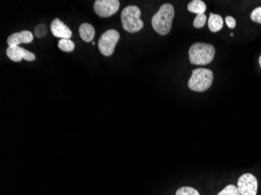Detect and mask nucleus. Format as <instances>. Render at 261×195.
<instances>
[{
  "instance_id": "nucleus-9",
  "label": "nucleus",
  "mask_w": 261,
  "mask_h": 195,
  "mask_svg": "<svg viewBox=\"0 0 261 195\" xmlns=\"http://www.w3.org/2000/svg\"><path fill=\"white\" fill-rule=\"evenodd\" d=\"M51 32L54 36L61 39H70L72 36V32L58 18L53 20L50 25Z\"/></svg>"
},
{
  "instance_id": "nucleus-20",
  "label": "nucleus",
  "mask_w": 261,
  "mask_h": 195,
  "mask_svg": "<svg viewBox=\"0 0 261 195\" xmlns=\"http://www.w3.org/2000/svg\"><path fill=\"white\" fill-rule=\"evenodd\" d=\"M225 22H226L227 25L230 29H234L236 26V20L234 17H231V16H228L225 18Z\"/></svg>"
},
{
  "instance_id": "nucleus-18",
  "label": "nucleus",
  "mask_w": 261,
  "mask_h": 195,
  "mask_svg": "<svg viewBox=\"0 0 261 195\" xmlns=\"http://www.w3.org/2000/svg\"><path fill=\"white\" fill-rule=\"evenodd\" d=\"M34 34L37 38L45 37L47 34V27L44 23H40L39 25L36 26L34 29Z\"/></svg>"
},
{
  "instance_id": "nucleus-16",
  "label": "nucleus",
  "mask_w": 261,
  "mask_h": 195,
  "mask_svg": "<svg viewBox=\"0 0 261 195\" xmlns=\"http://www.w3.org/2000/svg\"><path fill=\"white\" fill-rule=\"evenodd\" d=\"M176 195H200L196 189L190 187H183L178 189Z\"/></svg>"
},
{
  "instance_id": "nucleus-15",
  "label": "nucleus",
  "mask_w": 261,
  "mask_h": 195,
  "mask_svg": "<svg viewBox=\"0 0 261 195\" xmlns=\"http://www.w3.org/2000/svg\"><path fill=\"white\" fill-rule=\"evenodd\" d=\"M218 195H241L239 191L238 188L232 184L226 186Z\"/></svg>"
},
{
  "instance_id": "nucleus-5",
  "label": "nucleus",
  "mask_w": 261,
  "mask_h": 195,
  "mask_svg": "<svg viewBox=\"0 0 261 195\" xmlns=\"http://www.w3.org/2000/svg\"><path fill=\"white\" fill-rule=\"evenodd\" d=\"M120 39V34L114 29L104 32L99 39L98 46L99 51L105 57H111L114 52L116 45Z\"/></svg>"
},
{
  "instance_id": "nucleus-19",
  "label": "nucleus",
  "mask_w": 261,
  "mask_h": 195,
  "mask_svg": "<svg viewBox=\"0 0 261 195\" xmlns=\"http://www.w3.org/2000/svg\"><path fill=\"white\" fill-rule=\"evenodd\" d=\"M250 18L253 21L261 24V7H257L253 10L251 15H250Z\"/></svg>"
},
{
  "instance_id": "nucleus-13",
  "label": "nucleus",
  "mask_w": 261,
  "mask_h": 195,
  "mask_svg": "<svg viewBox=\"0 0 261 195\" xmlns=\"http://www.w3.org/2000/svg\"><path fill=\"white\" fill-rule=\"evenodd\" d=\"M188 10L193 14H203L206 11V6L205 3L201 0H193L188 4Z\"/></svg>"
},
{
  "instance_id": "nucleus-8",
  "label": "nucleus",
  "mask_w": 261,
  "mask_h": 195,
  "mask_svg": "<svg viewBox=\"0 0 261 195\" xmlns=\"http://www.w3.org/2000/svg\"><path fill=\"white\" fill-rule=\"evenodd\" d=\"M6 52L8 58L14 62H20L22 60L31 62L36 59L35 54L20 46H9Z\"/></svg>"
},
{
  "instance_id": "nucleus-6",
  "label": "nucleus",
  "mask_w": 261,
  "mask_h": 195,
  "mask_svg": "<svg viewBox=\"0 0 261 195\" xmlns=\"http://www.w3.org/2000/svg\"><path fill=\"white\" fill-rule=\"evenodd\" d=\"M120 2L118 0H96L94 3V11L99 17H109L118 11Z\"/></svg>"
},
{
  "instance_id": "nucleus-11",
  "label": "nucleus",
  "mask_w": 261,
  "mask_h": 195,
  "mask_svg": "<svg viewBox=\"0 0 261 195\" xmlns=\"http://www.w3.org/2000/svg\"><path fill=\"white\" fill-rule=\"evenodd\" d=\"M79 34L82 40L86 42H90L95 37V29L90 23H83L79 27Z\"/></svg>"
},
{
  "instance_id": "nucleus-1",
  "label": "nucleus",
  "mask_w": 261,
  "mask_h": 195,
  "mask_svg": "<svg viewBox=\"0 0 261 195\" xmlns=\"http://www.w3.org/2000/svg\"><path fill=\"white\" fill-rule=\"evenodd\" d=\"M174 17V9L171 4H165L161 6L158 13L152 18V29L159 35H168L172 27Z\"/></svg>"
},
{
  "instance_id": "nucleus-7",
  "label": "nucleus",
  "mask_w": 261,
  "mask_h": 195,
  "mask_svg": "<svg viewBox=\"0 0 261 195\" xmlns=\"http://www.w3.org/2000/svg\"><path fill=\"white\" fill-rule=\"evenodd\" d=\"M258 183L251 174H245L238 180V190L241 195H256Z\"/></svg>"
},
{
  "instance_id": "nucleus-14",
  "label": "nucleus",
  "mask_w": 261,
  "mask_h": 195,
  "mask_svg": "<svg viewBox=\"0 0 261 195\" xmlns=\"http://www.w3.org/2000/svg\"><path fill=\"white\" fill-rule=\"evenodd\" d=\"M58 47L63 52H70L74 51L75 45H74V42L70 39H61L59 41Z\"/></svg>"
},
{
  "instance_id": "nucleus-12",
  "label": "nucleus",
  "mask_w": 261,
  "mask_h": 195,
  "mask_svg": "<svg viewBox=\"0 0 261 195\" xmlns=\"http://www.w3.org/2000/svg\"><path fill=\"white\" fill-rule=\"evenodd\" d=\"M224 25V20H223L221 16L218 14H210L209 21H208V26L211 32H218L222 29Z\"/></svg>"
},
{
  "instance_id": "nucleus-17",
  "label": "nucleus",
  "mask_w": 261,
  "mask_h": 195,
  "mask_svg": "<svg viewBox=\"0 0 261 195\" xmlns=\"http://www.w3.org/2000/svg\"><path fill=\"white\" fill-rule=\"evenodd\" d=\"M206 16L203 14H198L196 18L194 19L193 21V26L196 29H201L206 24Z\"/></svg>"
},
{
  "instance_id": "nucleus-4",
  "label": "nucleus",
  "mask_w": 261,
  "mask_h": 195,
  "mask_svg": "<svg viewBox=\"0 0 261 195\" xmlns=\"http://www.w3.org/2000/svg\"><path fill=\"white\" fill-rule=\"evenodd\" d=\"M214 80V74L209 69L198 68L193 70L192 77L188 82L189 89L194 92H203L211 88Z\"/></svg>"
},
{
  "instance_id": "nucleus-21",
  "label": "nucleus",
  "mask_w": 261,
  "mask_h": 195,
  "mask_svg": "<svg viewBox=\"0 0 261 195\" xmlns=\"http://www.w3.org/2000/svg\"><path fill=\"white\" fill-rule=\"evenodd\" d=\"M259 66H260V68H261V55H260V57H259Z\"/></svg>"
},
{
  "instance_id": "nucleus-3",
  "label": "nucleus",
  "mask_w": 261,
  "mask_h": 195,
  "mask_svg": "<svg viewBox=\"0 0 261 195\" xmlns=\"http://www.w3.org/2000/svg\"><path fill=\"white\" fill-rule=\"evenodd\" d=\"M141 10L136 6H128L122 10L121 23L126 32L136 33L144 27V23L140 19Z\"/></svg>"
},
{
  "instance_id": "nucleus-2",
  "label": "nucleus",
  "mask_w": 261,
  "mask_h": 195,
  "mask_svg": "<svg viewBox=\"0 0 261 195\" xmlns=\"http://www.w3.org/2000/svg\"><path fill=\"white\" fill-rule=\"evenodd\" d=\"M189 61L194 65H207L215 58V48L211 44L197 42L189 50Z\"/></svg>"
},
{
  "instance_id": "nucleus-10",
  "label": "nucleus",
  "mask_w": 261,
  "mask_h": 195,
  "mask_svg": "<svg viewBox=\"0 0 261 195\" xmlns=\"http://www.w3.org/2000/svg\"><path fill=\"white\" fill-rule=\"evenodd\" d=\"M33 34L29 31H22L20 32L12 34L7 39L9 46H18L20 44H29L33 41Z\"/></svg>"
}]
</instances>
